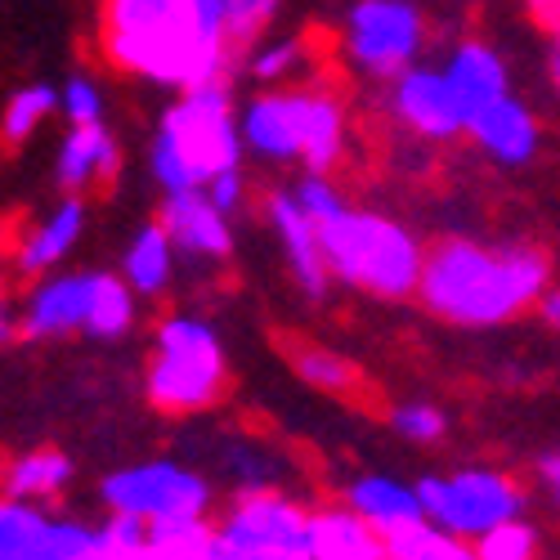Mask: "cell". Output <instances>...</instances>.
Returning <instances> with one entry per match:
<instances>
[{
    "mask_svg": "<svg viewBox=\"0 0 560 560\" xmlns=\"http://www.w3.org/2000/svg\"><path fill=\"white\" fill-rule=\"evenodd\" d=\"M551 260L529 243L440 238L427 252L417 301L453 328H502L542 301Z\"/></svg>",
    "mask_w": 560,
    "mask_h": 560,
    "instance_id": "6da1fadb",
    "label": "cell"
},
{
    "mask_svg": "<svg viewBox=\"0 0 560 560\" xmlns=\"http://www.w3.org/2000/svg\"><path fill=\"white\" fill-rule=\"evenodd\" d=\"M100 50L117 72L166 90L215 81L233 59L207 45L189 0H104Z\"/></svg>",
    "mask_w": 560,
    "mask_h": 560,
    "instance_id": "7a4b0ae2",
    "label": "cell"
},
{
    "mask_svg": "<svg viewBox=\"0 0 560 560\" xmlns=\"http://www.w3.org/2000/svg\"><path fill=\"white\" fill-rule=\"evenodd\" d=\"M243 130L238 100L229 77L189 85L166 104L158 130L149 139V175L162 194L202 189V184L229 166H243Z\"/></svg>",
    "mask_w": 560,
    "mask_h": 560,
    "instance_id": "3957f363",
    "label": "cell"
},
{
    "mask_svg": "<svg viewBox=\"0 0 560 560\" xmlns=\"http://www.w3.org/2000/svg\"><path fill=\"white\" fill-rule=\"evenodd\" d=\"M95 502L113 516H139L153 525V547L198 551L215 525V480L184 457H144L108 471Z\"/></svg>",
    "mask_w": 560,
    "mask_h": 560,
    "instance_id": "277c9868",
    "label": "cell"
},
{
    "mask_svg": "<svg viewBox=\"0 0 560 560\" xmlns=\"http://www.w3.org/2000/svg\"><path fill=\"white\" fill-rule=\"evenodd\" d=\"M323 229V252H328L332 278L341 288L368 292L377 301H412L427 273V243L417 233L368 207H346Z\"/></svg>",
    "mask_w": 560,
    "mask_h": 560,
    "instance_id": "5b68a950",
    "label": "cell"
},
{
    "mask_svg": "<svg viewBox=\"0 0 560 560\" xmlns=\"http://www.w3.org/2000/svg\"><path fill=\"white\" fill-rule=\"evenodd\" d=\"M229 390V359L220 328L202 314L171 310L153 328L144 395L166 417H202Z\"/></svg>",
    "mask_w": 560,
    "mask_h": 560,
    "instance_id": "8992f818",
    "label": "cell"
},
{
    "mask_svg": "<svg viewBox=\"0 0 560 560\" xmlns=\"http://www.w3.org/2000/svg\"><path fill=\"white\" fill-rule=\"evenodd\" d=\"M296 551L314 556V511L283 489H265L229 498L198 547V560H278Z\"/></svg>",
    "mask_w": 560,
    "mask_h": 560,
    "instance_id": "52a82bcc",
    "label": "cell"
},
{
    "mask_svg": "<svg viewBox=\"0 0 560 560\" xmlns=\"http://www.w3.org/2000/svg\"><path fill=\"white\" fill-rule=\"evenodd\" d=\"M417 493H422L427 521L466 542H485L493 529L525 521V511H529V489L511 471H502V466L427 471V476H417Z\"/></svg>",
    "mask_w": 560,
    "mask_h": 560,
    "instance_id": "ba28073f",
    "label": "cell"
},
{
    "mask_svg": "<svg viewBox=\"0 0 560 560\" xmlns=\"http://www.w3.org/2000/svg\"><path fill=\"white\" fill-rule=\"evenodd\" d=\"M431 23L417 0H350L341 14V59L368 81H395L422 63Z\"/></svg>",
    "mask_w": 560,
    "mask_h": 560,
    "instance_id": "9c48e42d",
    "label": "cell"
},
{
    "mask_svg": "<svg viewBox=\"0 0 560 560\" xmlns=\"http://www.w3.org/2000/svg\"><path fill=\"white\" fill-rule=\"evenodd\" d=\"M100 273L104 269H55L14 296L0 318V341H68L85 337L90 328V310L100 296Z\"/></svg>",
    "mask_w": 560,
    "mask_h": 560,
    "instance_id": "30bf717a",
    "label": "cell"
},
{
    "mask_svg": "<svg viewBox=\"0 0 560 560\" xmlns=\"http://www.w3.org/2000/svg\"><path fill=\"white\" fill-rule=\"evenodd\" d=\"M386 113L408 139H427V144L466 139L476 117V108L466 104L444 63H412L408 72L386 81Z\"/></svg>",
    "mask_w": 560,
    "mask_h": 560,
    "instance_id": "8fae6325",
    "label": "cell"
},
{
    "mask_svg": "<svg viewBox=\"0 0 560 560\" xmlns=\"http://www.w3.org/2000/svg\"><path fill=\"white\" fill-rule=\"evenodd\" d=\"M260 215L273 233V243L278 252H283L288 260V273H292V283L301 288L305 301L323 305L332 292V265H328V252H323V229L305 215V207L296 202L292 189H269L260 198Z\"/></svg>",
    "mask_w": 560,
    "mask_h": 560,
    "instance_id": "7c38bea8",
    "label": "cell"
},
{
    "mask_svg": "<svg viewBox=\"0 0 560 560\" xmlns=\"http://www.w3.org/2000/svg\"><path fill=\"white\" fill-rule=\"evenodd\" d=\"M243 149L260 166H292L305 158V126H301V95L292 90H252L238 104Z\"/></svg>",
    "mask_w": 560,
    "mask_h": 560,
    "instance_id": "4fadbf2b",
    "label": "cell"
},
{
    "mask_svg": "<svg viewBox=\"0 0 560 560\" xmlns=\"http://www.w3.org/2000/svg\"><path fill=\"white\" fill-rule=\"evenodd\" d=\"M85 224H90V207L85 198H72V194H59V202L36 215L23 233H19V243H14V273L23 278V283H32V278H45V273H55L72 260V252L81 247L85 238Z\"/></svg>",
    "mask_w": 560,
    "mask_h": 560,
    "instance_id": "5bb4252c",
    "label": "cell"
},
{
    "mask_svg": "<svg viewBox=\"0 0 560 560\" xmlns=\"http://www.w3.org/2000/svg\"><path fill=\"white\" fill-rule=\"evenodd\" d=\"M121 175V144L108 130V121L100 126H68L55 144V166L50 179L59 194L72 198H90L95 189H108V184Z\"/></svg>",
    "mask_w": 560,
    "mask_h": 560,
    "instance_id": "9a60e30c",
    "label": "cell"
},
{
    "mask_svg": "<svg viewBox=\"0 0 560 560\" xmlns=\"http://www.w3.org/2000/svg\"><path fill=\"white\" fill-rule=\"evenodd\" d=\"M158 220L171 229L179 256H189V260L220 265V260H229V252H233V215H224V211L211 202L207 189L162 194Z\"/></svg>",
    "mask_w": 560,
    "mask_h": 560,
    "instance_id": "2e32d148",
    "label": "cell"
},
{
    "mask_svg": "<svg viewBox=\"0 0 560 560\" xmlns=\"http://www.w3.org/2000/svg\"><path fill=\"white\" fill-rule=\"evenodd\" d=\"M471 144L502 171H525L538 149H542V130H538V117L525 100L516 95H502L493 104H485L476 117H471Z\"/></svg>",
    "mask_w": 560,
    "mask_h": 560,
    "instance_id": "e0dca14e",
    "label": "cell"
},
{
    "mask_svg": "<svg viewBox=\"0 0 560 560\" xmlns=\"http://www.w3.org/2000/svg\"><path fill=\"white\" fill-rule=\"evenodd\" d=\"M117 273L135 288V296L144 301V305H158V301L171 296L175 278H179V247H175L171 229L158 215L130 229V238L121 247Z\"/></svg>",
    "mask_w": 560,
    "mask_h": 560,
    "instance_id": "ac0fdd59",
    "label": "cell"
},
{
    "mask_svg": "<svg viewBox=\"0 0 560 560\" xmlns=\"http://www.w3.org/2000/svg\"><path fill=\"white\" fill-rule=\"evenodd\" d=\"M341 502L368 525H377L386 538L395 529H408L417 521H427V506H422V493H417V480H404L395 471H359L346 480L341 489Z\"/></svg>",
    "mask_w": 560,
    "mask_h": 560,
    "instance_id": "d6986e66",
    "label": "cell"
},
{
    "mask_svg": "<svg viewBox=\"0 0 560 560\" xmlns=\"http://www.w3.org/2000/svg\"><path fill=\"white\" fill-rule=\"evenodd\" d=\"M314 560H390V538L346 502L314 511Z\"/></svg>",
    "mask_w": 560,
    "mask_h": 560,
    "instance_id": "ffe728a7",
    "label": "cell"
},
{
    "mask_svg": "<svg viewBox=\"0 0 560 560\" xmlns=\"http://www.w3.org/2000/svg\"><path fill=\"white\" fill-rule=\"evenodd\" d=\"M444 72L453 77V85L466 95L476 113L502 95H511V72H506V59L493 50L489 40H457L448 45L444 55Z\"/></svg>",
    "mask_w": 560,
    "mask_h": 560,
    "instance_id": "44dd1931",
    "label": "cell"
},
{
    "mask_svg": "<svg viewBox=\"0 0 560 560\" xmlns=\"http://www.w3.org/2000/svg\"><path fill=\"white\" fill-rule=\"evenodd\" d=\"M72 485H77V466L63 448H27L5 462V498L59 502Z\"/></svg>",
    "mask_w": 560,
    "mask_h": 560,
    "instance_id": "7402d4cb",
    "label": "cell"
},
{
    "mask_svg": "<svg viewBox=\"0 0 560 560\" xmlns=\"http://www.w3.org/2000/svg\"><path fill=\"white\" fill-rule=\"evenodd\" d=\"M310 68V45L301 36H260L243 50V77L256 90H283L296 85Z\"/></svg>",
    "mask_w": 560,
    "mask_h": 560,
    "instance_id": "603a6c76",
    "label": "cell"
},
{
    "mask_svg": "<svg viewBox=\"0 0 560 560\" xmlns=\"http://www.w3.org/2000/svg\"><path fill=\"white\" fill-rule=\"evenodd\" d=\"M139 301L135 288L126 283L121 273H100V296H95V310H90V328H85V341H126L135 328H139Z\"/></svg>",
    "mask_w": 560,
    "mask_h": 560,
    "instance_id": "cb8c5ba5",
    "label": "cell"
},
{
    "mask_svg": "<svg viewBox=\"0 0 560 560\" xmlns=\"http://www.w3.org/2000/svg\"><path fill=\"white\" fill-rule=\"evenodd\" d=\"M220 480L229 485V493H265V489H278V457L256 444V440H243L233 435L220 444Z\"/></svg>",
    "mask_w": 560,
    "mask_h": 560,
    "instance_id": "d4e9b609",
    "label": "cell"
},
{
    "mask_svg": "<svg viewBox=\"0 0 560 560\" xmlns=\"http://www.w3.org/2000/svg\"><path fill=\"white\" fill-rule=\"evenodd\" d=\"M59 113V85L50 81H32V85H19L14 95L5 100V113H0V135H5V144L19 149L27 139Z\"/></svg>",
    "mask_w": 560,
    "mask_h": 560,
    "instance_id": "484cf974",
    "label": "cell"
},
{
    "mask_svg": "<svg viewBox=\"0 0 560 560\" xmlns=\"http://www.w3.org/2000/svg\"><path fill=\"white\" fill-rule=\"evenodd\" d=\"M390 560H480V547L431 521H417L390 534Z\"/></svg>",
    "mask_w": 560,
    "mask_h": 560,
    "instance_id": "4316f807",
    "label": "cell"
},
{
    "mask_svg": "<svg viewBox=\"0 0 560 560\" xmlns=\"http://www.w3.org/2000/svg\"><path fill=\"white\" fill-rule=\"evenodd\" d=\"M292 372L314 386V390H328V395H350L359 390V372L350 359H341L328 346H292Z\"/></svg>",
    "mask_w": 560,
    "mask_h": 560,
    "instance_id": "83f0119b",
    "label": "cell"
},
{
    "mask_svg": "<svg viewBox=\"0 0 560 560\" xmlns=\"http://www.w3.org/2000/svg\"><path fill=\"white\" fill-rule=\"evenodd\" d=\"M386 427H390V435H399L404 444L431 448V444H440V440L448 435V417H444V408L431 404V399H399V404H390V412H386Z\"/></svg>",
    "mask_w": 560,
    "mask_h": 560,
    "instance_id": "f1b7e54d",
    "label": "cell"
},
{
    "mask_svg": "<svg viewBox=\"0 0 560 560\" xmlns=\"http://www.w3.org/2000/svg\"><path fill=\"white\" fill-rule=\"evenodd\" d=\"M59 117L68 126H100L108 117V95L90 72H72L59 85Z\"/></svg>",
    "mask_w": 560,
    "mask_h": 560,
    "instance_id": "f546056e",
    "label": "cell"
},
{
    "mask_svg": "<svg viewBox=\"0 0 560 560\" xmlns=\"http://www.w3.org/2000/svg\"><path fill=\"white\" fill-rule=\"evenodd\" d=\"M292 194H296V202L305 207V215L314 220V224H328L332 215H341L350 202H346V194H341V184L332 179V171H305L296 184H292Z\"/></svg>",
    "mask_w": 560,
    "mask_h": 560,
    "instance_id": "4dcf8cb0",
    "label": "cell"
},
{
    "mask_svg": "<svg viewBox=\"0 0 560 560\" xmlns=\"http://www.w3.org/2000/svg\"><path fill=\"white\" fill-rule=\"evenodd\" d=\"M283 0H229V40L233 50H247L252 40H260L278 14Z\"/></svg>",
    "mask_w": 560,
    "mask_h": 560,
    "instance_id": "1f68e13d",
    "label": "cell"
},
{
    "mask_svg": "<svg viewBox=\"0 0 560 560\" xmlns=\"http://www.w3.org/2000/svg\"><path fill=\"white\" fill-rule=\"evenodd\" d=\"M476 547H480V560H534L538 556V529L529 521H511Z\"/></svg>",
    "mask_w": 560,
    "mask_h": 560,
    "instance_id": "d6a6232c",
    "label": "cell"
},
{
    "mask_svg": "<svg viewBox=\"0 0 560 560\" xmlns=\"http://www.w3.org/2000/svg\"><path fill=\"white\" fill-rule=\"evenodd\" d=\"M202 189L211 194V202L224 211V215H238L247 202H252V179H247V166H229L220 175H211Z\"/></svg>",
    "mask_w": 560,
    "mask_h": 560,
    "instance_id": "836d02e7",
    "label": "cell"
},
{
    "mask_svg": "<svg viewBox=\"0 0 560 560\" xmlns=\"http://www.w3.org/2000/svg\"><path fill=\"white\" fill-rule=\"evenodd\" d=\"M104 534H108L113 551H117V556H126V560L144 556V551L153 547V525H149V521H139V516H113V511H108Z\"/></svg>",
    "mask_w": 560,
    "mask_h": 560,
    "instance_id": "e575fe53",
    "label": "cell"
},
{
    "mask_svg": "<svg viewBox=\"0 0 560 560\" xmlns=\"http://www.w3.org/2000/svg\"><path fill=\"white\" fill-rule=\"evenodd\" d=\"M534 471H538V485L547 489V502H551L556 521H560V448H556V453H542V457L534 462Z\"/></svg>",
    "mask_w": 560,
    "mask_h": 560,
    "instance_id": "d590c367",
    "label": "cell"
},
{
    "mask_svg": "<svg viewBox=\"0 0 560 560\" xmlns=\"http://www.w3.org/2000/svg\"><path fill=\"white\" fill-rule=\"evenodd\" d=\"M534 310H538V318L547 323V328H560V288H547Z\"/></svg>",
    "mask_w": 560,
    "mask_h": 560,
    "instance_id": "8d00e7d4",
    "label": "cell"
},
{
    "mask_svg": "<svg viewBox=\"0 0 560 560\" xmlns=\"http://www.w3.org/2000/svg\"><path fill=\"white\" fill-rule=\"evenodd\" d=\"M547 77H551V90L560 95V23L551 27V45H547Z\"/></svg>",
    "mask_w": 560,
    "mask_h": 560,
    "instance_id": "74e56055",
    "label": "cell"
},
{
    "mask_svg": "<svg viewBox=\"0 0 560 560\" xmlns=\"http://www.w3.org/2000/svg\"><path fill=\"white\" fill-rule=\"evenodd\" d=\"M278 560H314L310 551H296V556H278Z\"/></svg>",
    "mask_w": 560,
    "mask_h": 560,
    "instance_id": "f35d334b",
    "label": "cell"
}]
</instances>
